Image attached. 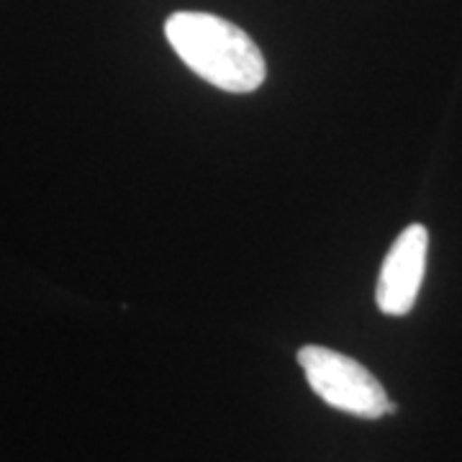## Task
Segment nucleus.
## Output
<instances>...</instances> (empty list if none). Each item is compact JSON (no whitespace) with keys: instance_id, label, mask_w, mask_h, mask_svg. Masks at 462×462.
Wrapping results in <instances>:
<instances>
[{"instance_id":"2","label":"nucleus","mask_w":462,"mask_h":462,"mask_svg":"<svg viewBox=\"0 0 462 462\" xmlns=\"http://www.w3.org/2000/svg\"><path fill=\"white\" fill-rule=\"evenodd\" d=\"M298 365L303 367L311 391L337 411L360 419H380L396 411L378 378L349 355L309 345L298 349Z\"/></svg>"},{"instance_id":"1","label":"nucleus","mask_w":462,"mask_h":462,"mask_svg":"<svg viewBox=\"0 0 462 462\" xmlns=\"http://www.w3.org/2000/svg\"><path fill=\"white\" fill-rule=\"evenodd\" d=\"M170 47L199 78L226 93H252L264 83L267 65L245 29L214 14L178 11L167 18Z\"/></svg>"},{"instance_id":"3","label":"nucleus","mask_w":462,"mask_h":462,"mask_svg":"<svg viewBox=\"0 0 462 462\" xmlns=\"http://www.w3.org/2000/svg\"><path fill=\"white\" fill-rule=\"evenodd\" d=\"M430 252V231L421 224H411L398 234L391 245L375 288V303L383 314L406 316L416 303L419 288L427 270Z\"/></svg>"}]
</instances>
